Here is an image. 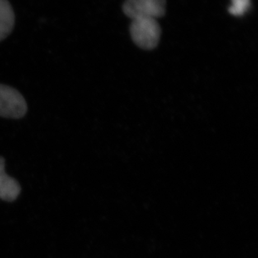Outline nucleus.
Wrapping results in <instances>:
<instances>
[{
    "mask_svg": "<svg viewBox=\"0 0 258 258\" xmlns=\"http://www.w3.org/2000/svg\"><path fill=\"white\" fill-rule=\"evenodd\" d=\"M161 30L157 20L137 19L132 20L131 35L137 46L146 50L153 49L158 44Z\"/></svg>",
    "mask_w": 258,
    "mask_h": 258,
    "instance_id": "f257e3e1",
    "label": "nucleus"
},
{
    "mask_svg": "<svg viewBox=\"0 0 258 258\" xmlns=\"http://www.w3.org/2000/svg\"><path fill=\"white\" fill-rule=\"evenodd\" d=\"M25 98L17 90L6 85H0V116L20 119L27 113Z\"/></svg>",
    "mask_w": 258,
    "mask_h": 258,
    "instance_id": "f03ea898",
    "label": "nucleus"
},
{
    "mask_svg": "<svg viewBox=\"0 0 258 258\" xmlns=\"http://www.w3.org/2000/svg\"><path fill=\"white\" fill-rule=\"evenodd\" d=\"M123 11L132 20H157L166 13V0H126L123 5Z\"/></svg>",
    "mask_w": 258,
    "mask_h": 258,
    "instance_id": "7ed1b4c3",
    "label": "nucleus"
},
{
    "mask_svg": "<svg viewBox=\"0 0 258 258\" xmlns=\"http://www.w3.org/2000/svg\"><path fill=\"white\" fill-rule=\"evenodd\" d=\"M21 191L20 183L5 172V159L0 156V199L5 202L16 200Z\"/></svg>",
    "mask_w": 258,
    "mask_h": 258,
    "instance_id": "20e7f679",
    "label": "nucleus"
},
{
    "mask_svg": "<svg viewBox=\"0 0 258 258\" xmlns=\"http://www.w3.org/2000/svg\"><path fill=\"white\" fill-rule=\"evenodd\" d=\"M15 24V15L8 0H0V41L12 32Z\"/></svg>",
    "mask_w": 258,
    "mask_h": 258,
    "instance_id": "39448f33",
    "label": "nucleus"
},
{
    "mask_svg": "<svg viewBox=\"0 0 258 258\" xmlns=\"http://www.w3.org/2000/svg\"><path fill=\"white\" fill-rule=\"evenodd\" d=\"M251 6V0H231L230 6V14L233 16H242L246 14Z\"/></svg>",
    "mask_w": 258,
    "mask_h": 258,
    "instance_id": "423d86ee",
    "label": "nucleus"
}]
</instances>
